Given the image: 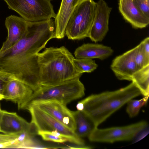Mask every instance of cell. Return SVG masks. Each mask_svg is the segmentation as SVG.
<instances>
[{
	"label": "cell",
	"instance_id": "cell-1",
	"mask_svg": "<svg viewBox=\"0 0 149 149\" xmlns=\"http://www.w3.org/2000/svg\"><path fill=\"white\" fill-rule=\"evenodd\" d=\"M74 57L64 46L46 48L26 63L23 69L24 84L33 91L82 75L73 61Z\"/></svg>",
	"mask_w": 149,
	"mask_h": 149
},
{
	"label": "cell",
	"instance_id": "cell-2",
	"mask_svg": "<svg viewBox=\"0 0 149 149\" xmlns=\"http://www.w3.org/2000/svg\"><path fill=\"white\" fill-rule=\"evenodd\" d=\"M53 19L27 22L26 30L21 39L10 48L0 52V69L15 76L26 62L54 38Z\"/></svg>",
	"mask_w": 149,
	"mask_h": 149
},
{
	"label": "cell",
	"instance_id": "cell-3",
	"mask_svg": "<svg viewBox=\"0 0 149 149\" xmlns=\"http://www.w3.org/2000/svg\"><path fill=\"white\" fill-rule=\"evenodd\" d=\"M141 95L132 82L118 90L91 95L79 102L76 107L93 121L97 127L130 101Z\"/></svg>",
	"mask_w": 149,
	"mask_h": 149
},
{
	"label": "cell",
	"instance_id": "cell-4",
	"mask_svg": "<svg viewBox=\"0 0 149 149\" xmlns=\"http://www.w3.org/2000/svg\"><path fill=\"white\" fill-rule=\"evenodd\" d=\"M85 88L79 80L76 78L55 85L40 88L33 91L24 109L30 105L40 102L54 101L66 105L82 97Z\"/></svg>",
	"mask_w": 149,
	"mask_h": 149
},
{
	"label": "cell",
	"instance_id": "cell-5",
	"mask_svg": "<svg viewBox=\"0 0 149 149\" xmlns=\"http://www.w3.org/2000/svg\"><path fill=\"white\" fill-rule=\"evenodd\" d=\"M96 4L93 0H83L77 6L66 27L65 35L68 39L81 40L88 37Z\"/></svg>",
	"mask_w": 149,
	"mask_h": 149
},
{
	"label": "cell",
	"instance_id": "cell-6",
	"mask_svg": "<svg viewBox=\"0 0 149 149\" xmlns=\"http://www.w3.org/2000/svg\"><path fill=\"white\" fill-rule=\"evenodd\" d=\"M10 9L18 13L29 22L55 18L56 14L49 0H3Z\"/></svg>",
	"mask_w": 149,
	"mask_h": 149
},
{
	"label": "cell",
	"instance_id": "cell-7",
	"mask_svg": "<svg viewBox=\"0 0 149 149\" xmlns=\"http://www.w3.org/2000/svg\"><path fill=\"white\" fill-rule=\"evenodd\" d=\"M26 109L30 113L31 122L36 126L38 130L52 132L56 131L63 135L69 141L78 146H85V142L71 130L48 114L33 105L28 107Z\"/></svg>",
	"mask_w": 149,
	"mask_h": 149
},
{
	"label": "cell",
	"instance_id": "cell-8",
	"mask_svg": "<svg viewBox=\"0 0 149 149\" xmlns=\"http://www.w3.org/2000/svg\"><path fill=\"white\" fill-rule=\"evenodd\" d=\"M147 122L141 121L128 125L100 129L96 127L88 136L91 141L112 143L129 141L134 138L142 130L147 127Z\"/></svg>",
	"mask_w": 149,
	"mask_h": 149
},
{
	"label": "cell",
	"instance_id": "cell-9",
	"mask_svg": "<svg viewBox=\"0 0 149 149\" xmlns=\"http://www.w3.org/2000/svg\"><path fill=\"white\" fill-rule=\"evenodd\" d=\"M112 8L104 0H99L97 3L93 22L88 37L95 42L101 41L108 32L109 18Z\"/></svg>",
	"mask_w": 149,
	"mask_h": 149
},
{
	"label": "cell",
	"instance_id": "cell-10",
	"mask_svg": "<svg viewBox=\"0 0 149 149\" xmlns=\"http://www.w3.org/2000/svg\"><path fill=\"white\" fill-rule=\"evenodd\" d=\"M38 131L34 124L27 122L16 113L2 110L0 132L8 134L26 132L34 136Z\"/></svg>",
	"mask_w": 149,
	"mask_h": 149
},
{
	"label": "cell",
	"instance_id": "cell-11",
	"mask_svg": "<svg viewBox=\"0 0 149 149\" xmlns=\"http://www.w3.org/2000/svg\"><path fill=\"white\" fill-rule=\"evenodd\" d=\"M137 48L138 45L112 61L111 68L119 80L131 81L133 74L139 70L135 60Z\"/></svg>",
	"mask_w": 149,
	"mask_h": 149
},
{
	"label": "cell",
	"instance_id": "cell-12",
	"mask_svg": "<svg viewBox=\"0 0 149 149\" xmlns=\"http://www.w3.org/2000/svg\"><path fill=\"white\" fill-rule=\"evenodd\" d=\"M30 105L38 107L74 132L75 125L72 111L66 105L54 101L41 102Z\"/></svg>",
	"mask_w": 149,
	"mask_h": 149
},
{
	"label": "cell",
	"instance_id": "cell-13",
	"mask_svg": "<svg viewBox=\"0 0 149 149\" xmlns=\"http://www.w3.org/2000/svg\"><path fill=\"white\" fill-rule=\"evenodd\" d=\"M33 92V90L27 85L17 79H13L6 84L3 96V99L17 103L19 109H24Z\"/></svg>",
	"mask_w": 149,
	"mask_h": 149
},
{
	"label": "cell",
	"instance_id": "cell-14",
	"mask_svg": "<svg viewBox=\"0 0 149 149\" xmlns=\"http://www.w3.org/2000/svg\"><path fill=\"white\" fill-rule=\"evenodd\" d=\"M5 25L8 30V36L0 52L10 48L21 39L26 30L27 21L22 17L10 15L6 18Z\"/></svg>",
	"mask_w": 149,
	"mask_h": 149
},
{
	"label": "cell",
	"instance_id": "cell-15",
	"mask_svg": "<svg viewBox=\"0 0 149 149\" xmlns=\"http://www.w3.org/2000/svg\"><path fill=\"white\" fill-rule=\"evenodd\" d=\"M119 11L124 18L135 29L146 27L149 24V18L139 10L133 0H119Z\"/></svg>",
	"mask_w": 149,
	"mask_h": 149
},
{
	"label": "cell",
	"instance_id": "cell-16",
	"mask_svg": "<svg viewBox=\"0 0 149 149\" xmlns=\"http://www.w3.org/2000/svg\"><path fill=\"white\" fill-rule=\"evenodd\" d=\"M83 0H62L55 18L54 38L61 39L65 35L68 22L77 6Z\"/></svg>",
	"mask_w": 149,
	"mask_h": 149
},
{
	"label": "cell",
	"instance_id": "cell-17",
	"mask_svg": "<svg viewBox=\"0 0 149 149\" xmlns=\"http://www.w3.org/2000/svg\"><path fill=\"white\" fill-rule=\"evenodd\" d=\"M113 52L110 47L101 44H84L75 50L74 54L78 58H98L102 60L110 56Z\"/></svg>",
	"mask_w": 149,
	"mask_h": 149
},
{
	"label": "cell",
	"instance_id": "cell-18",
	"mask_svg": "<svg viewBox=\"0 0 149 149\" xmlns=\"http://www.w3.org/2000/svg\"><path fill=\"white\" fill-rule=\"evenodd\" d=\"M76 135L79 137L88 136L96 127L92 120L83 112L77 110L72 111Z\"/></svg>",
	"mask_w": 149,
	"mask_h": 149
},
{
	"label": "cell",
	"instance_id": "cell-19",
	"mask_svg": "<svg viewBox=\"0 0 149 149\" xmlns=\"http://www.w3.org/2000/svg\"><path fill=\"white\" fill-rule=\"evenodd\" d=\"M132 82L144 96L149 94V65L139 70L132 75Z\"/></svg>",
	"mask_w": 149,
	"mask_h": 149
},
{
	"label": "cell",
	"instance_id": "cell-20",
	"mask_svg": "<svg viewBox=\"0 0 149 149\" xmlns=\"http://www.w3.org/2000/svg\"><path fill=\"white\" fill-rule=\"evenodd\" d=\"M26 132L19 133L17 138L12 142L9 148H46Z\"/></svg>",
	"mask_w": 149,
	"mask_h": 149
},
{
	"label": "cell",
	"instance_id": "cell-21",
	"mask_svg": "<svg viewBox=\"0 0 149 149\" xmlns=\"http://www.w3.org/2000/svg\"><path fill=\"white\" fill-rule=\"evenodd\" d=\"M73 61L78 71L82 74L92 72L98 67L95 61L92 59L74 58Z\"/></svg>",
	"mask_w": 149,
	"mask_h": 149
},
{
	"label": "cell",
	"instance_id": "cell-22",
	"mask_svg": "<svg viewBox=\"0 0 149 149\" xmlns=\"http://www.w3.org/2000/svg\"><path fill=\"white\" fill-rule=\"evenodd\" d=\"M149 95L139 100H130L127 102L126 111L131 118L136 116L140 109L146 104L148 102Z\"/></svg>",
	"mask_w": 149,
	"mask_h": 149
},
{
	"label": "cell",
	"instance_id": "cell-23",
	"mask_svg": "<svg viewBox=\"0 0 149 149\" xmlns=\"http://www.w3.org/2000/svg\"><path fill=\"white\" fill-rule=\"evenodd\" d=\"M135 60L139 70L149 65V58L144 53L141 43L138 45Z\"/></svg>",
	"mask_w": 149,
	"mask_h": 149
},
{
	"label": "cell",
	"instance_id": "cell-24",
	"mask_svg": "<svg viewBox=\"0 0 149 149\" xmlns=\"http://www.w3.org/2000/svg\"><path fill=\"white\" fill-rule=\"evenodd\" d=\"M38 135L40 136L45 141H51L56 143H63L69 141L66 138L57 136L51 132L38 131Z\"/></svg>",
	"mask_w": 149,
	"mask_h": 149
},
{
	"label": "cell",
	"instance_id": "cell-25",
	"mask_svg": "<svg viewBox=\"0 0 149 149\" xmlns=\"http://www.w3.org/2000/svg\"><path fill=\"white\" fill-rule=\"evenodd\" d=\"M13 79H17L14 74L0 69V95L3 96L6 84Z\"/></svg>",
	"mask_w": 149,
	"mask_h": 149
},
{
	"label": "cell",
	"instance_id": "cell-26",
	"mask_svg": "<svg viewBox=\"0 0 149 149\" xmlns=\"http://www.w3.org/2000/svg\"><path fill=\"white\" fill-rule=\"evenodd\" d=\"M136 6L141 13L149 18V0H133Z\"/></svg>",
	"mask_w": 149,
	"mask_h": 149
},
{
	"label": "cell",
	"instance_id": "cell-27",
	"mask_svg": "<svg viewBox=\"0 0 149 149\" xmlns=\"http://www.w3.org/2000/svg\"><path fill=\"white\" fill-rule=\"evenodd\" d=\"M18 134H0V143L11 142L15 140L18 137Z\"/></svg>",
	"mask_w": 149,
	"mask_h": 149
},
{
	"label": "cell",
	"instance_id": "cell-28",
	"mask_svg": "<svg viewBox=\"0 0 149 149\" xmlns=\"http://www.w3.org/2000/svg\"><path fill=\"white\" fill-rule=\"evenodd\" d=\"M143 50L146 55L149 58V38H145L141 42Z\"/></svg>",
	"mask_w": 149,
	"mask_h": 149
},
{
	"label": "cell",
	"instance_id": "cell-29",
	"mask_svg": "<svg viewBox=\"0 0 149 149\" xmlns=\"http://www.w3.org/2000/svg\"><path fill=\"white\" fill-rule=\"evenodd\" d=\"M2 110L0 109V124L1 122V117L2 115Z\"/></svg>",
	"mask_w": 149,
	"mask_h": 149
},
{
	"label": "cell",
	"instance_id": "cell-30",
	"mask_svg": "<svg viewBox=\"0 0 149 149\" xmlns=\"http://www.w3.org/2000/svg\"><path fill=\"white\" fill-rule=\"evenodd\" d=\"M3 99V96L0 95V100H1Z\"/></svg>",
	"mask_w": 149,
	"mask_h": 149
},
{
	"label": "cell",
	"instance_id": "cell-31",
	"mask_svg": "<svg viewBox=\"0 0 149 149\" xmlns=\"http://www.w3.org/2000/svg\"><path fill=\"white\" fill-rule=\"evenodd\" d=\"M49 0L50 1H52V0Z\"/></svg>",
	"mask_w": 149,
	"mask_h": 149
},
{
	"label": "cell",
	"instance_id": "cell-32",
	"mask_svg": "<svg viewBox=\"0 0 149 149\" xmlns=\"http://www.w3.org/2000/svg\"><path fill=\"white\" fill-rule=\"evenodd\" d=\"M0 109H1V108H0Z\"/></svg>",
	"mask_w": 149,
	"mask_h": 149
}]
</instances>
